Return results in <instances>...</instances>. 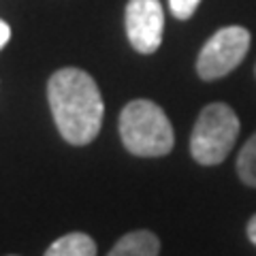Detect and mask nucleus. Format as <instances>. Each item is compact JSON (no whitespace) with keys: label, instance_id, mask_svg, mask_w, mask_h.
Listing matches in <instances>:
<instances>
[{"label":"nucleus","instance_id":"10","mask_svg":"<svg viewBox=\"0 0 256 256\" xmlns=\"http://www.w3.org/2000/svg\"><path fill=\"white\" fill-rule=\"evenodd\" d=\"M9 38H11V28H9V24L0 20V50L9 43Z\"/></svg>","mask_w":256,"mask_h":256},{"label":"nucleus","instance_id":"3","mask_svg":"<svg viewBox=\"0 0 256 256\" xmlns=\"http://www.w3.org/2000/svg\"><path fill=\"white\" fill-rule=\"evenodd\" d=\"M237 134V114L224 102H212L196 118L190 137V152L201 164H220L233 150Z\"/></svg>","mask_w":256,"mask_h":256},{"label":"nucleus","instance_id":"11","mask_svg":"<svg viewBox=\"0 0 256 256\" xmlns=\"http://www.w3.org/2000/svg\"><path fill=\"white\" fill-rule=\"evenodd\" d=\"M248 237H250V242L256 246V216L248 222Z\"/></svg>","mask_w":256,"mask_h":256},{"label":"nucleus","instance_id":"6","mask_svg":"<svg viewBox=\"0 0 256 256\" xmlns=\"http://www.w3.org/2000/svg\"><path fill=\"white\" fill-rule=\"evenodd\" d=\"M160 242L150 230H132L114 246L107 256H158Z\"/></svg>","mask_w":256,"mask_h":256},{"label":"nucleus","instance_id":"4","mask_svg":"<svg viewBox=\"0 0 256 256\" xmlns=\"http://www.w3.org/2000/svg\"><path fill=\"white\" fill-rule=\"evenodd\" d=\"M250 50V32L242 26H226L205 43L196 60V73L205 82L228 75L242 64Z\"/></svg>","mask_w":256,"mask_h":256},{"label":"nucleus","instance_id":"7","mask_svg":"<svg viewBox=\"0 0 256 256\" xmlns=\"http://www.w3.org/2000/svg\"><path fill=\"white\" fill-rule=\"evenodd\" d=\"M45 256H96V244L86 233H68L56 239Z\"/></svg>","mask_w":256,"mask_h":256},{"label":"nucleus","instance_id":"9","mask_svg":"<svg viewBox=\"0 0 256 256\" xmlns=\"http://www.w3.org/2000/svg\"><path fill=\"white\" fill-rule=\"evenodd\" d=\"M198 4H201V0H169L171 13H173L178 20H188V18H192Z\"/></svg>","mask_w":256,"mask_h":256},{"label":"nucleus","instance_id":"5","mask_svg":"<svg viewBox=\"0 0 256 256\" xmlns=\"http://www.w3.org/2000/svg\"><path fill=\"white\" fill-rule=\"evenodd\" d=\"M164 11L160 0H128L126 34L139 54H154L162 43Z\"/></svg>","mask_w":256,"mask_h":256},{"label":"nucleus","instance_id":"1","mask_svg":"<svg viewBox=\"0 0 256 256\" xmlns=\"http://www.w3.org/2000/svg\"><path fill=\"white\" fill-rule=\"evenodd\" d=\"M47 98L56 126L73 146H88L102 124V96L96 82L82 68H60L47 84Z\"/></svg>","mask_w":256,"mask_h":256},{"label":"nucleus","instance_id":"2","mask_svg":"<svg viewBox=\"0 0 256 256\" xmlns=\"http://www.w3.org/2000/svg\"><path fill=\"white\" fill-rule=\"evenodd\" d=\"M120 134L134 156H164L173 150V126L156 102L132 100L120 116Z\"/></svg>","mask_w":256,"mask_h":256},{"label":"nucleus","instance_id":"8","mask_svg":"<svg viewBox=\"0 0 256 256\" xmlns=\"http://www.w3.org/2000/svg\"><path fill=\"white\" fill-rule=\"evenodd\" d=\"M237 173L244 184L256 188V132L246 141L237 158Z\"/></svg>","mask_w":256,"mask_h":256}]
</instances>
